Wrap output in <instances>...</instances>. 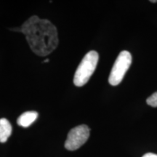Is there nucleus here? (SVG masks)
<instances>
[{
	"instance_id": "f257e3e1",
	"label": "nucleus",
	"mask_w": 157,
	"mask_h": 157,
	"mask_svg": "<svg viewBox=\"0 0 157 157\" xmlns=\"http://www.w3.org/2000/svg\"><path fill=\"white\" fill-rule=\"evenodd\" d=\"M21 29L31 50L37 56H48L58 47V31L48 20L33 15L23 23Z\"/></svg>"
},
{
	"instance_id": "f03ea898",
	"label": "nucleus",
	"mask_w": 157,
	"mask_h": 157,
	"mask_svg": "<svg viewBox=\"0 0 157 157\" xmlns=\"http://www.w3.org/2000/svg\"><path fill=\"white\" fill-rule=\"evenodd\" d=\"M98 59V53L94 50L84 56L74 74V83L76 87H82L87 83L97 67Z\"/></svg>"
},
{
	"instance_id": "7ed1b4c3",
	"label": "nucleus",
	"mask_w": 157,
	"mask_h": 157,
	"mask_svg": "<svg viewBox=\"0 0 157 157\" xmlns=\"http://www.w3.org/2000/svg\"><path fill=\"white\" fill-rule=\"evenodd\" d=\"M132 63V56L128 51L124 50L118 56L110 73L109 82L111 85L117 86L122 81L124 76Z\"/></svg>"
},
{
	"instance_id": "20e7f679",
	"label": "nucleus",
	"mask_w": 157,
	"mask_h": 157,
	"mask_svg": "<svg viewBox=\"0 0 157 157\" xmlns=\"http://www.w3.org/2000/svg\"><path fill=\"white\" fill-rule=\"evenodd\" d=\"M90 129L87 125L82 124L71 129L65 142V148L68 151H76L87 142Z\"/></svg>"
},
{
	"instance_id": "39448f33",
	"label": "nucleus",
	"mask_w": 157,
	"mask_h": 157,
	"mask_svg": "<svg viewBox=\"0 0 157 157\" xmlns=\"http://www.w3.org/2000/svg\"><path fill=\"white\" fill-rule=\"evenodd\" d=\"M38 113L36 111H26L18 117L17 123L19 126L28 127L32 124L38 118Z\"/></svg>"
},
{
	"instance_id": "423d86ee",
	"label": "nucleus",
	"mask_w": 157,
	"mask_h": 157,
	"mask_svg": "<svg viewBox=\"0 0 157 157\" xmlns=\"http://www.w3.org/2000/svg\"><path fill=\"white\" fill-rule=\"evenodd\" d=\"M12 126L7 119H0V143H5L11 135Z\"/></svg>"
},
{
	"instance_id": "0eeeda50",
	"label": "nucleus",
	"mask_w": 157,
	"mask_h": 157,
	"mask_svg": "<svg viewBox=\"0 0 157 157\" xmlns=\"http://www.w3.org/2000/svg\"><path fill=\"white\" fill-rule=\"evenodd\" d=\"M146 103L151 107H157V92L147 98Z\"/></svg>"
},
{
	"instance_id": "6e6552de",
	"label": "nucleus",
	"mask_w": 157,
	"mask_h": 157,
	"mask_svg": "<svg viewBox=\"0 0 157 157\" xmlns=\"http://www.w3.org/2000/svg\"><path fill=\"white\" fill-rule=\"evenodd\" d=\"M142 157H157V154H153V153H147L143 155Z\"/></svg>"
},
{
	"instance_id": "1a4fd4ad",
	"label": "nucleus",
	"mask_w": 157,
	"mask_h": 157,
	"mask_svg": "<svg viewBox=\"0 0 157 157\" xmlns=\"http://www.w3.org/2000/svg\"><path fill=\"white\" fill-rule=\"evenodd\" d=\"M48 62H49V59H46V60L44 61V63H48Z\"/></svg>"
},
{
	"instance_id": "9d476101",
	"label": "nucleus",
	"mask_w": 157,
	"mask_h": 157,
	"mask_svg": "<svg viewBox=\"0 0 157 157\" xmlns=\"http://www.w3.org/2000/svg\"><path fill=\"white\" fill-rule=\"evenodd\" d=\"M151 2H157V0H155V1H151Z\"/></svg>"
}]
</instances>
